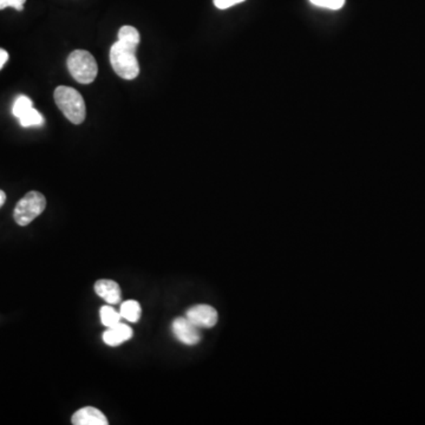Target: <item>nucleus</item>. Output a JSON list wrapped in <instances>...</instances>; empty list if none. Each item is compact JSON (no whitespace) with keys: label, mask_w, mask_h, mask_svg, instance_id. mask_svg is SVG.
Returning <instances> with one entry per match:
<instances>
[{"label":"nucleus","mask_w":425,"mask_h":425,"mask_svg":"<svg viewBox=\"0 0 425 425\" xmlns=\"http://www.w3.org/2000/svg\"><path fill=\"white\" fill-rule=\"evenodd\" d=\"M137 46L117 41L110 49V63L115 72L123 79H134L139 74V64L136 57Z\"/></svg>","instance_id":"f257e3e1"},{"label":"nucleus","mask_w":425,"mask_h":425,"mask_svg":"<svg viewBox=\"0 0 425 425\" xmlns=\"http://www.w3.org/2000/svg\"><path fill=\"white\" fill-rule=\"evenodd\" d=\"M55 102L66 119L74 124L84 122L86 116V102L82 95L74 88L58 86L55 91Z\"/></svg>","instance_id":"f03ea898"},{"label":"nucleus","mask_w":425,"mask_h":425,"mask_svg":"<svg viewBox=\"0 0 425 425\" xmlns=\"http://www.w3.org/2000/svg\"><path fill=\"white\" fill-rule=\"evenodd\" d=\"M66 64L71 76L81 84H90L99 74L97 61L86 50H75L74 52L70 53Z\"/></svg>","instance_id":"7ed1b4c3"},{"label":"nucleus","mask_w":425,"mask_h":425,"mask_svg":"<svg viewBox=\"0 0 425 425\" xmlns=\"http://www.w3.org/2000/svg\"><path fill=\"white\" fill-rule=\"evenodd\" d=\"M46 208V197L39 192H30L17 204L13 217L18 225L28 226Z\"/></svg>","instance_id":"20e7f679"},{"label":"nucleus","mask_w":425,"mask_h":425,"mask_svg":"<svg viewBox=\"0 0 425 425\" xmlns=\"http://www.w3.org/2000/svg\"><path fill=\"white\" fill-rule=\"evenodd\" d=\"M172 333L176 337V339L180 340L181 343L184 345H197L201 340V331L199 327L195 326L194 324L186 318H176L172 322Z\"/></svg>","instance_id":"39448f33"},{"label":"nucleus","mask_w":425,"mask_h":425,"mask_svg":"<svg viewBox=\"0 0 425 425\" xmlns=\"http://www.w3.org/2000/svg\"><path fill=\"white\" fill-rule=\"evenodd\" d=\"M186 317L199 328H212L217 325L219 319L217 310L209 305L190 307Z\"/></svg>","instance_id":"423d86ee"},{"label":"nucleus","mask_w":425,"mask_h":425,"mask_svg":"<svg viewBox=\"0 0 425 425\" xmlns=\"http://www.w3.org/2000/svg\"><path fill=\"white\" fill-rule=\"evenodd\" d=\"M95 292L96 295L104 299L106 303L110 305H117L121 303V299H122L121 288H119V284L112 280L101 279L95 284Z\"/></svg>","instance_id":"0eeeda50"},{"label":"nucleus","mask_w":425,"mask_h":425,"mask_svg":"<svg viewBox=\"0 0 425 425\" xmlns=\"http://www.w3.org/2000/svg\"><path fill=\"white\" fill-rule=\"evenodd\" d=\"M71 421L75 425H108L106 415L92 406H86L76 411Z\"/></svg>","instance_id":"6e6552de"},{"label":"nucleus","mask_w":425,"mask_h":425,"mask_svg":"<svg viewBox=\"0 0 425 425\" xmlns=\"http://www.w3.org/2000/svg\"><path fill=\"white\" fill-rule=\"evenodd\" d=\"M134 331L130 326L126 324L119 323L115 326L109 327L103 333V342L109 346H119L121 344L126 343L132 338Z\"/></svg>","instance_id":"1a4fd4ad"},{"label":"nucleus","mask_w":425,"mask_h":425,"mask_svg":"<svg viewBox=\"0 0 425 425\" xmlns=\"http://www.w3.org/2000/svg\"><path fill=\"white\" fill-rule=\"evenodd\" d=\"M142 315V308L136 300H127L121 305V315L131 323H137Z\"/></svg>","instance_id":"9d476101"},{"label":"nucleus","mask_w":425,"mask_h":425,"mask_svg":"<svg viewBox=\"0 0 425 425\" xmlns=\"http://www.w3.org/2000/svg\"><path fill=\"white\" fill-rule=\"evenodd\" d=\"M18 119L21 122V127L24 128L39 127V126L44 124V117L34 108H31L30 110L21 115V117Z\"/></svg>","instance_id":"9b49d317"},{"label":"nucleus","mask_w":425,"mask_h":425,"mask_svg":"<svg viewBox=\"0 0 425 425\" xmlns=\"http://www.w3.org/2000/svg\"><path fill=\"white\" fill-rule=\"evenodd\" d=\"M99 315H101V322H102L103 325L108 328L121 323V318H122L121 313H119L115 310L114 307L111 306H103L99 311Z\"/></svg>","instance_id":"f8f14e48"},{"label":"nucleus","mask_w":425,"mask_h":425,"mask_svg":"<svg viewBox=\"0 0 425 425\" xmlns=\"http://www.w3.org/2000/svg\"><path fill=\"white\" fill-rule=\"evenodd\" d=\"M119 41H126L132 46H139V41H141V37H139V31L135 29L134 26H122L119 31Z\"/></svg>","instance_id":"ddd939ff"},{"label":"nucleus","mask_w":425,"mask_h":425,"mask_svg":"<svg viewBox=\"0 0 425 425\" xmlns=\"http://www.w3.org/2000/svg\"><path fill=\"white\" fill-rule=\"evenodd\" d=\"M31 108H33L32 101L26 96H19L13 104L12 112L17 119H19L21 115L25 114Z\"/></svg>","instance_id":"4468645a"},{"label":"nucleus","mask_w":425,"mask_h":425,"mask_svg":"<svg viewBox=\"0 0 425 425\" xmlns=\"http://www.w3.org/2000/svg\"><path fill=\"white\" fill-rule=\"evenodd\" d=\"M312 4L318 8H328V10H340L345 5V0H310Z\"/></svg>","instance_id":"2eb2a0df"},{"label":"nucleus","mask_w":425,"mask_h":425,"mask_svg":"<svg viewBox=\"0 0 425 425\" xmlns=\"http://www.w3.org/2000/svg\"><path fill=\"white\" fill-rule=\"evenodd\" d=\"M25 3H26V0H0V10L13 8L18 11H21L24 8Z\"/></svg>","instance_id":"dca6fc26"},{"label":"nucleus","mask_w":425,"mask_h":425,"mask_svg":"<svg viewBox=\"0 0 425 425\" xmlns=\"http://www.w3.org/2000/svg\"><path fill=\"white\" fill-rule=\"evenodd\" d=\"M245 0H214V5L220 10H226V8H232L234 5L240 4Z\"/></svg>","instance_id":"f3484780"},{"label":"nucleus","mask_w":425,"mask_h":425,"mask_svg":"<svg viewBox=\"0 0 425 425\" xmlns=\"http://www.w3.org/2000/svg\"><path fill=\"white\" fill-rule=\"evenodd\" d=\"M8 61V53L4 49H0V70Z\"/></svg>","instance_id":"a211bd4d"},{"label":"nucleus","mask_w":425,"mask_h":425,"mask_svg":"<svg viewBox=\"0 0 425 425\" xmlns=\"http://www.w3.org/2000/svg\"><path fill=\"white\" fill-rule=\"evenodd\" d=\"M5 201H6V194L3 190H0V208L4 205Z\"/></svg>","instance_id":"6ab92c4d"}]
</instances>
